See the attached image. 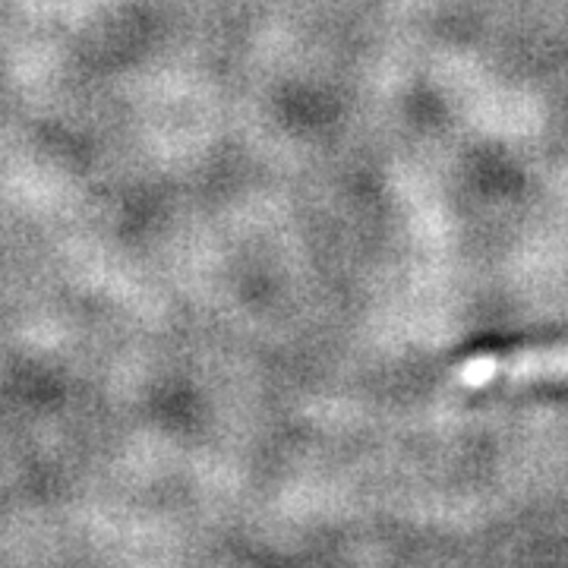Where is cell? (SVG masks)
<instances>
[{
    "label": "cell",
    "instance_id": "obj_1",
    "mask_svg": "<svg viewBox=\"0 0 568 568\" xmlns=\"http://www.w3.org/2000/svg\"><path fill=\"white\" fill-rule=\"evenodd\" d=\"M499 379H568V345L474 354L452 366V383L462 388H484Z\"/></svg>",
    "mask_w": 568,
    "mask_h": 568
}]
</instances>
